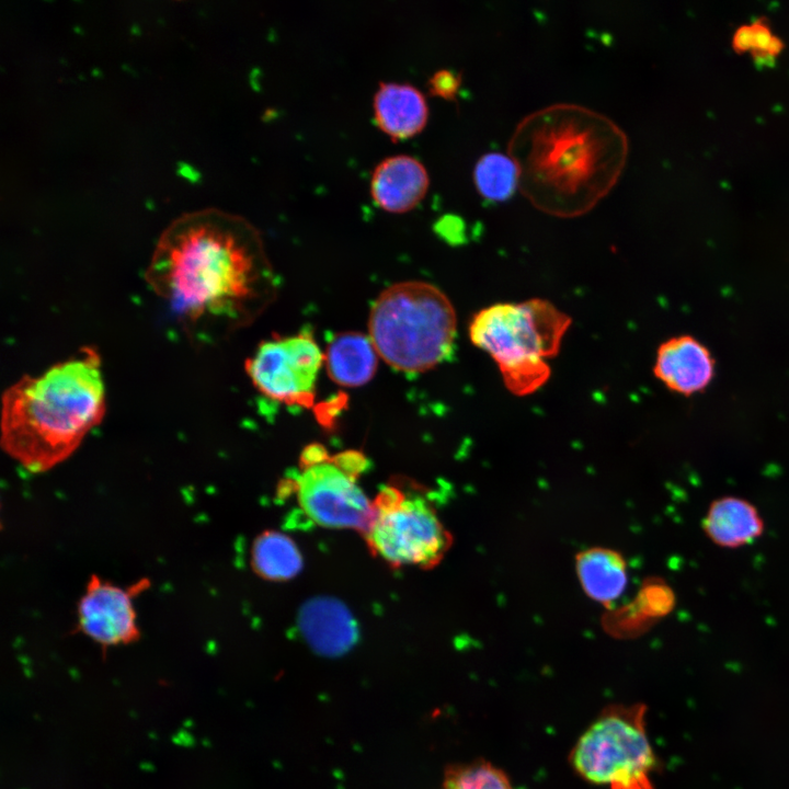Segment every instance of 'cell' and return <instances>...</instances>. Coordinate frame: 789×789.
I'll use <instances>...</instances> for the list:
<instances>
[{"mask_svg": "<svg viewBox=\"0 0 789 789\" xmlns=\"http://www.w3.org/2000/svg\"><path fill=\"white\" fill-rule=\"evenodd\" d=\"M576 570L586 594L608 603L625 590L627 570L622 557L605 548H592L578 554Z\"/></svg>", "mask_w": 789, "mask_h": 789, "instance_id": "cell-17", "label": "cell"}, {"mask_svg": "<svg viewBox=\"0 0 789 789\" xmlns=\"http://www.w3.org/2000/svg\"><path fill=\"white\" fill-rule=\"evenodd\" d=\"M323 354L309 333L268 340L247 359L253 386L266 398L285 404L311 407Z\"/></svg>", "mask_w": 789, "mask_h": 789, "instance_id": "cell-8", "label": "cell"}, {"mask_svg": "<svg viewBox=\"0 0 789 789\" xmlns=\"http://www.w3.org/2000/svg\"><path fill=\"white\" fill-rule=\"evenodd\" d=\"M643 704H613L582 732L569 754L583 780L608 789H654L658 758L645 729Z\"/></svg>", "mask_w": 789, "mask_h": 789, "instance_id": "cell-6", "label": "cell"}, {"mask_svg": "<svg viewBox=\"0 0 789 789\" xmlns=\"http://www.w3.org/2000/svg\"><path fill=\"white\" fill-rule=\"evenodd\" d=\"M301 629L313 648L338 654L351 647L355 627L350 614L331 599H315L300 615Z\"/></svg>", "mask_w": 789, "mask_h": 789, "instance_id": "cell-15", "label": "cell"}, {"mask_svg": "<svg viewBox=\"0 0 789 789\" xmlns=\"http://www.w3.org/2000/svg\"><path fill=\"white\" fill-rule=\"evenodd\" d=\"M461 84V73L450 69H441L428 79L432 95L454 101Z\"/></svg>", "mask_w": 789, "mask_h": 789, "instance_id": "cell-22", "label": "cell"}, {"mask_svg": "<svg viewBox=\"0 0 789 789\" xmlns=\"http://www.w3.org/2000/svg\"><path fill=\"white\" fill-rule=\"evenodd\" d=\"M473 181L484 199L504 202L518 188L519 169L510 155L488 152L477 161Z\"/></svg>", "mask_w": 789, "mask_h": 789, "instance_id": "cell-19", "label": "cell"}, {"mask_svg": "<svg viewBox=\"0 0 789 789\" xmlns=\"http://www.w3.org/2000/svg\"><path fill=\"white\" fill-rule=\"evenodd\" d=\"M105 385L99 351L80 347L42 374L24 375L1 399V447L31 472L71 456L103 420Z\"/></svg>", "mask_w": 789, "mask_h": 789, "instance_id": "cell-3", "label": "cell"}, {"mask_svg": "<svg viewBox=\"0 0 789 789\" xmlns=\"http://www.w3.org/2000/svg\"><path fill=\"white\" fill-rule=\"evenodd\" d=\"M733 48L737 53L750 52L756 60H771L782 48L764 20L740 27L733 37Z\"/></svg>", "mask_w": 789, "mask_h": 789, "instance_id": "cell-21", "label": "cell"}, {"mask_svg": "<svg viewBox=\"0 0 789 789\" xmlns=\"http://www.w3.org/2000/svg\"><path fill=\"white\" fill-rule=\"evenodd\" d=\"M296 485L300 507L320 526L366 531L373 522L374 503L335 458L301 467Z\"/></svg>", "mask_w": 789, "mask_h": 789, "instance_id": "cell-9", "label": "cell"}, {"mask_svg": "<svg viewBox=\"0 0 789 789\" xmlns=\"http://www.w3.org/2000/svg\"><path fill=\"white\" fill-rule=\"evenodd\" d=\"M147 579L123 588L92 574L77 607V630L103 649L140 638L134 598L147 590Z\"/></svg>", "mask_w": 789, "mask_h": 789, "instance_id": "cell-10", "label": "cell"}, {"mask_svg": "<svg viewBox=\"0 0 789 789\" xmlns=\"http://www.w3.org/2000/svg\"><path fill=\"white\" fill-rule=\"evenodd\" d=\"M375 516L365 531L373 552L393 567L431 569L451 545V536L430 500L387 487L374 503Z\"/></svg>", "mask_w": 789, "mask_h": 789, "instance_id": "cell-7", "label": "cell"}, {"mask_svg": "<svg viewBox=\"0 0 789 789\" xmlns=\"http://www.w3.org/2000/svg\"><path fill=\"white\" fill-rule=\"evenodd\" d=\"M430 185L423 163L408 155L381 160L370 179V195L377 206L389 213H405L425 196Z\"/></svg>", "mask_w": 789, "mask_h": 789, "instance_id": "cell-12", "label": "cell"}, {"mask_svg": "<svg viewBox=\"0 0 789 789\" xmlns=\"http://www.w3.org/2000/svg\"><path fill=\"white\" fill-rule=\"evenodd\" d=\"M373 110L378 128L395 140L415 136L428 118L423 93L409 83H380L374 95Z\"/></svg>", "mask_w": 789, "mask_h": 789, "instance_id": "cell-13", "label": "cell"}, {"mask_svg": "<svg viewBox=\"0 0 789 789\" xmlns=\"http://www.w3.org/2000/svg\"><path fill=\"white\" fill-rule=\"evenodd\" d=\"M571 318L551 301L531 298L480 309L469 323L471 343L496 364L506 389L518 397L550 378L549 359L560 352Z\"/></svg>", "mask_w": 789, "mask_h": 789, "instance_id": "cell-4", "label": "cell"}, {"mask_svg": "<svg viewBox=\"0 0 789 789\" xmlns=\"http://www.w3.org/2000/svg\"><path fill=\"white\" fill-rule=\"evenodd\" d=\"M145 279L198 343L251 322L272 293V270L255 229L217 209L173 220L158 239Z\"/></svg>", "mask_w": 789, "mask_h": 789, "instance_id": "cell-1", "label": "cell"}, {"mask_svg": "<svg viewBox=\"0 0 789 789\" xmlns=\"http://www.w3.org/2000/svg\"><path fill=\"white\" fill-rule=\"evenodd\" d=\"M378 354L368 335L358 332L336 334L328 344L323 363L330 378L343 387L367 384L377 369Z\"/></svg>", "mask_w": 789, "mask_h": 789, "instance_id": "cell-14", "label": "cell"}, {"mask_svg": "<svg viewBox=\"0 0 789 789\" xmlns=\"http://www.w3.org/2000/svg\"><path fill=\"white\" fill-rule=\"evenodd\" d=\"M507 150L519 169L521 193L546 214L572 218L590 211L615 186L628 138L598 112L556 103L521 119Z\"/></svg>", "mask_w": 789, "mask_h": 789, "instance_id": "cell-2", "label": "cell"}, {"mask_svg": "<svg viewBox=\"0 0 789 789\" xmlns=\"http://www.w3.org/2000/svg\"><path fill=\"white\" fill-rule=\"evenodd\" d=\"M368 336L380 358L404 373H423L447 358L457 316L447 295L422 281L396 283L374 301Z\"/></svg>", "mask_w": 789, "mask_h": 789, "instance_id": "cell-5", "label": "cell"}, {"mask_svg": "<svg viewBox=\"0 0 789 789\" xmlns=\"http://www.w3.org/2000/svg\"><path fill=\"white\" fill-rule=\"evenodd\" d=\"M653 373L671 391L690 396L709 386L714 361L700 341L691 335H678L659 346Z\"/></svg>", "mask_w": 789, "mask_h": 789, "instance_id": "cell-11", "label": "cell"}, {"mask_svg": "<svg viewBox=\"0 0 789 789\" xmlns=\"http://www.w3.org/2000/svg\"><path fill=\"white\" fill-rule=\"evenodd\" d=\"M251 563L254 572L261 578L284 581L298 574L302 568V558L288 536L268 530L254 540Z\"/></svg>", "mask_w": 789, "mask_h": 789, "instance_id": "cell-18", "label": "cell"}, {"mask_svg": "<svg viewBox=\"0 0 789 789\" xmlns=\"http://www.w3.org/2000/svg\"><path fill=\"white\" fill-rule=\"evenodd\" d=\"M441 789H514L508 776L484 759L450 766Z\"/></svg>", "mask_w": 789, "mask_h": 789, "instance_id": "cell-20", "label": "cell"}, {"mask_svg": "<svg viewBox=\"0 0 789 789\" xmlns=\"http://www.w3.org/2000/svg\"><path fill=\"white\" fill-rule=\"evenodd\" d=\"M704 528L713 542L733 548L758 537L763 531V521L752 504L729 496L711 504Z\"/></svg>", "mask_w": 789, "mask_h": 789, "instance_id": "cell-16", "label": "cell"}]
</instances>
